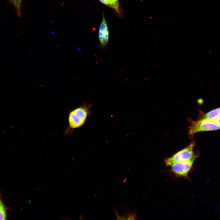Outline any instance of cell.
<instances>
[{
  "label": "cell",
  "mask_w": 220,
  "mask_h": 220,
  "mask_svg": "<svg viewBox=\"0 0 220 220\" xmlns=\"http://www.w3.org/2000/svg\"><path fill=\"white\" fill-rule=\"evenodd\" d=\"M189 121L190 125L189 127L188 134L190 139L193 138L195 134L199 132L220 129V127L212 120L201 119L196 121L189 119Z\"/></svg>",
  "instance_id": "7a4b0ae2"
},
{
  "label": "cell",
  "mask_w": 220,
  "mask_h": 220,
  "mask_svg": "<svg viewBox=\"0 0 220 220\" xmlns=\"http://www.w3.org/2000/svg\"><path fill=\"white\" fill-rule=\"evenodd\" d=\"M98 36L101 46L103 47H105L108 41L109 32L103 13H102V21L99 28Z\"/></svg>",
  "instance_id": "5b68a950"
},
{
  "label": "cell",
  "mask_w": 220,
  "mask_h": 220,
  "mask_svg": "<svg viewBox=\"0 0 220 220\" xmlns=\"http://www.w3.org/2000/svg\"><path fill=\"white\" fill-rule=\"evenodd\" d=\"M110 7L115 10L118 14L120 13L119 0H107Z\"/></svg>",
  "instance_id": "ba28073f"
},
{
  "label": "cell",
  "mask_w": 220,
  "mask_h": 220,
  "mask_svg": "<svg viewBox=\"0 0 220 220\" xmlns=\"http://www.w3.org/2000/svg\"><path fill=\"white\" fill-rule=\"evenodd\" d=\"M12 0V1H13V0Z\"/></svg>",
  "instance_id": "5bb4252c"
},
{
  "label": "cell",
  "mask_w": 220,
  "mask_h": 220,
  "mask_svg": "<svg viewBox=\"0 0 220 220\" xmlns=\"http://www.w3.org/2000/svg\"><path fill=\"white\" fill-rule=\"evenodd\" d=\"M2 202V200L1 199V195H0V203Z\"/></svg>",
  "instance_id": "4fadbf2b"
},
{
  "label": "cell",
  "mask_w": 220,
  "mask_h": 220,
  "mask_svg": "<svg viewBox=\"0 0 220 220\" xmlns=\"http://www.w3.org/2000/svg\"><path fill=\"white\" fill-rule=\"evenodd\" d=\"M195 142L193 141L188 146L177 152L172 156L166 159L165 163L167 166H170L173 163L179 162L189 160L198 156L194 153L193 149Z\"/></svg>",
  "instance_id": "3957f363"
},
{
  "label": "cell",
  "mask_w": 220,
  "mask_h": 220,
  "mask_svg": "<svg viewBox=\"0 0 220 220\" xmlns=\"http://www.w3.org/2000/svg\"><path fill=\"white\" fill-rule=\"evenodd\" d=\"M88 113V108L85 105L71 110L68 114V126L65 130V134L67 135L73 130L82 126L86 119Z\"/></svg>",
  "instance_id": "6da1fadb"
},
{
  "label": "cell",
  "mask_w": 220,
  "mask_h": 220,
  "mask_svg": "<svg viewBox=\"0 0 220 220\" xmlns=\"http://www.w3.org/2000/svg\"><path fill=\"white\" fill-rule=\"evenodd\" d=\"M126 214L125 215L126 219L134 220L136 219L135 215L134 213L130 212V211H126Z\"/></svg>",
  "instance_id": "9c48e42d"
},
{
  "label": "cell",
  "mask_w": 220,
  "mask_h": 220,
  "mask_svg": "<svg viewBox=\"0 0 220 220\" xmlns=\"http://www.w3.org/2000/svg\"><path fill=\"white\" fill-rule=\"evenodd\" d=\"M104 4L110 7V5L107 0H99Z\"/></svg>",
  "instance_id": "7c38bea8"
},
{
  "label": "cell",
  "mask_w": 220,
  "mask_h": 220,
  "mask_svg": "<svg viewBox=\"0 0 220 220\" xmlns=\"http://www.w3.org/2000/svg\"><path fill=\"white\" fill-rule=\"evenodd\" d=\"M22 0H13V2L19 12L20 11V4Z\"/></svg>",
  "instance_id": "30bf717a"
},
{
  "label": "cell",
  "mask_w": 220,
  "mask_h": 220,
  "mask_svg": "<svg viewBox=\"0 0 220 220\" xmlns=\"http://www.w3.org/2000/svg\"><path fill=\"white\" fill-rule=\"evenodd\" d=\"M220 116V108L211 110L204 114L201 119L214 120L215 119Z\"/></svg>",
  "instance_id": "8992f818"
},
{
  "label": "cell",
  "mask_w": 220,
  "mask_h": 220,
  "mask_svg": "<svg viewBox=\"0 0 220 220\" xmlns=\"http://www.w3.org/2000/svg\"><path fill=\"white\" fill-rule=\"evenodd\" d=\"M196 159L174 163L171 165V171L176 175L188 178V174L191 170L193 163Z\"/></svg>",
  "instance_id": "277c9868"
},
{
  "label": "cell",
  "mask_w": 220,
  "mask_h": 220,
  "mask_svg": "<svg viewBox=\"0 0 220 220\" xmlns=\"http://www.w3.org/2000/svg\"><path fill=\"white\" fill-rule=\"evenodd\" d=\"M7 208L2 201L0 203V220L6 219Z\"/></svg>",
  "instance_id": "52a82bcc"
},
{
  "label": "cell",
  "mask_w": 220,
  "mask_h": 220,
  "mask_svg": "<svg viewBox=\"0 0 220 220\" xmlns=\"http://www.w3.org/2000/svg\"><path fill=\"white\" fill-rule=\"evenodd\" d=\"M213 121L220 127V116L218 117Z\"/></svg>",
  "instance_id": "8fae6325"
}]
</instances>
